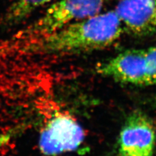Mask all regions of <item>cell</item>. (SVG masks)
I'll use <instances>...</instances> for the list:
<instances>
[{
    "instance_id": "cell-6",
    "label": "cell",
    "mask_w": 156,
    "mask_h": 156,
    "mask_svg": "<svg viewBox=\"0 0 156 156\" xmlns=\"http://www.w3.org/2000/svg\"><path fill=\"white\" fill-rule=\"evenodd\" d=\"M113 10L125 31L137 37L156 33V0H119Z\"/></svg>"
},
{
    "instance_id": "cell-5",
    "label": "cell",
    "mask_w": 156,
    "mask_h": 156,
    "mask_svg": "<svg viewBox=\"0 0 156 156\" xmlns=\"http://www.w3.org/2000/svg\"><path fill=\"white\" fill-rule=\"evenodd\" d=\"M155 144L156 131L153 122L142 111L132 112L120 131L119 156H153Z\"/></svg>"
},
{
    "instance_id": "cell-2",
    "label": "cell",
    "mask_w": 156,
    "mask_h": 156,
    "mask_svg": "<svg viewBox=\"0 0 156 156\" xmlns=\"http://www.w3.org/2000/svg\"><path fill=\"white\" fill-rule=\"evenodd\" d=\"M110 0H57L29 29L38 38L55 32L68 24L101 12Z\"/></svg>"
},
{
    "instance_id": "cell-1",
    "label": "cell",
    "mask_w": 156,
    "mask_h": 156,
    "mask_svg": "<svg viewBox=\"0 0 156 156\" xmlns=\"http://www.w3.org/2000/svg\"><path fill=\"white\" fill-rule=\"evenodd\" d=\"M125 29L114 10L68 24L38 38L34 51L46 54H74L103 50L124 35Z\"/></svg>"
},
{
    "instance_id": "cell-9",
    "label": "cell",
    "mask_w": 156,
    "mask_h": 156,
    "mask_svg": "<svg viewBox=\"0 0 156 156\" xmlns=\"http://www.w3.org/2000/svg\"><path fill=\"white\" fill-rule=\"evenodd\" d=\"M154 109L156 111V97H155V98L154 99Z\"/></svg>"
},
{
    "instance_id": "cell-8",
    "label": "cell",
    "mask_w": 156,
    "mask_h": 156,
    "mask_svg": "<svg viewBox=\"0 0 156 156\" xmlns=\"http://www.w3.org/2000/svg\"><path fill=\"white\" fill-rule=\"evenodd\" d=\"M144 51L152 85H156V44L144 48Z\"/></svg>"
},
{
    "instance_id": "cell-4",
    "label": "cell",
    "mask_w": 156,
    "mask_h": 156,
    "mask_svg": "<svg viewBox=\"0 0 156 156\" xmlns=\"http://www.w3.org/2000/svg\"><path fill=\"white\" fill-rule=\"evenodd\" d=\"M95 70L99 75L121 83L152 86L144 48L125 50L98 63Z\"/></svg>"
},
{
    "instance_id": "cell-3",
    "label": "cell",
    "mask_w": 156,
    "mask_h": 156,
    "mask_svg": "<svg viewBox=\"0 0 156 156\" xmlns=\"http://www.w3.org/2000/svg\"><path fill=\"white\" fill-rule=\"evenodd\" d=\"M84 131L69 115H54L44 126L38 147L47 156H55L77 150L84 140Z\"/></svg>"
},
{
    "instance_id": "cell-7",
    "label": "cell",
    "mask_w": 156,
    "mask_h": 156,
    "mask_svg": "<svg viewBox=\"0 0 156 156\" xmlns=\"http://www.w3.org/2000/svg\"><path fill=\"white\" fill-rule=\"evenodd\" d=\"M53 0H14L8 9L5 21L9 24L17 23L43 5Z\"/></svg>"
}]
</instances>
